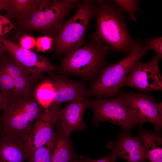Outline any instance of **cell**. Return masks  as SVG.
I'll list each match as a JSON object with an SVG mask.
<instances>
[{"label": "cell", "instance_id": "obj_1", "mask_svg": "<svg viewBox=\"0 0 162 162\" xmlns=\"http://www.w3.org/2000/svg\"><path fill=\"white\" fill-rule=\"evenodd\" d=\"M96 28L90 40L122 54L130 53L137 40L130 34L122 10L113 1L96 0Z\"/></svg>", "mask_w": 162, "mask_h": 162}, {"label": "cell", "instance_id": "obj_4", "mask_svg": "<svg viewBox=\"0 0 162 162\" xmlns=\"http://www.w3.org/2000/svg\"><path fill=\"white\" fill-rule=\"evenodd\" d=\"M149 50L144 42L139 38L132 51L118 62L106 66L98 78L87 89V96L111 98L117 94L124 86L129 73L135 64Z\"/></svg>", "mask_w": 162, "mask_h": 162}, {"label": "cell", "instance_id": "obj_24", "mask_svg": "<svg viewBox=\"0 0 162 162\" xmlns=\"http://www.w3.org/2000/svg\"><path fill=\"white\" fill-rule=\"evenodd\" d=\"M53 38L47 36H38L36 40V51L44 52L51 50L53 48Z\"/></svg>", "mask_w": 162, "mask_h": 162}, {"label": "cell", "instance_id": "obj_12", "mask_svg": "<svg viewBox=\"0 0 162 162\" xmlns=\"http://www.w3.org/2000/svg\"><path fill=\"white\" fill-rule=\"evenodd\" d=\"M0 66L13 79L16 89V96L28 95L34 92L38 79L8 52L0 60Z\"/></svg>", "mask_w": 162, "mask_h": 162}, {"label": "cell", "instance_id": "obj_9", "mask_svg": "<svg viewBox=\"0 0 162 162\" xmlns=\"http://www.w3.org/2000/svg\"><path fill=\"white\" fill-rule=\"evenodd\" d=\"M128 106L138 116L141 126L145 122L154 125L155 133L161 135L162 128V103H157L153 96L133 92L120 94Z\"/></svg>", "mask_w": 162, "mask_h": 162}, {"label": "cell", "instance_id": "obj_8", "mask_svg": "<svg viewBox=\"0 0 162 162\" xmlns=\"http://www.w3.org/2000/svg\"><path fill=\"white\" fill-rule=\"evenodd\" d=\"M59 104L54 102L33 124L24 142L28 158L36 149L48 144L56 142L54 127L58 122Z\"/></svg>", "mask_w": 162, "mask_h": 162}, {"label": "cell", "instance_id": "obj_29", "mask_svg": "<svg viewBox=\"0 0 162 162\" xmlns=\"http://www.w3.org/2000/svg\"><path fill=\"white\" fill-rule=\"evenodd\" d=\"M5 10L7 13V16L10 17H14L12 10L10 0H0V13Z\"/></svg>", "mask_w": 162, "mask_h": 162}, {"label": "cell", "instance_id": "obj_2", "mask_svg": "<svg viewBox=\"0 0 162 162\" xmlns=\"http://www.w3.org/2000/svg\"><path fill=\"white\" fill-rule=\"evenodd\" d=\"M45 110L38 101L34 91L8 99L0 115V133L24 143Z\"/></svg>", "mask_w": 162, "mask_h": 162}, {"label": "cell", "instance_id": "obj_25", "mask_svg": "<svg viewBox=\"0 0 162 162\" xmlns=\"http://www.w3.org/2000/svg\"><path fill=\"white\" fill-rule=\"evenodd\" d=\"M144 42L149 50H153L156 53V55L162 57V37L148 39Z\"/></svg>", "mask_w": 162, "mask_h": 162}, {"label": "cell", "instance_id": "obj_6", "mask_svg": "<svg viewBox=\"0 0 162 162\" xmlns=\"http://www.w3.org/2000/svg\"><path fill=\"white\" fill-rule=\"evenodd\" d=\"M77 0H42L38 8L19 30L38 32L52 38L71 10L77 8Z\"/></svg>", "mask_w": 162, "mask_h": 162}, {"label": "cell", "instance_id": "obj_31", "mask_svg": "<svg viewBox=\"0 0 162 162\" xmlns=\"http://www.w3.org/2000/svg\"><path fill=\"white\" fill-rule=\"evenodd\" d=\"M7 52V49L4 45L1 43L0 44V60L4 55V54Z\"/></svg>", "mask_w": 162, "mask_h": 162}, {"label": "cell", "instance_id": "obj_26", "mask_svg": "<svg viewBox=\"0 0 162 162\" xmlns=\"http://www.w3.org/2000/svg\"><path fill=\"white\" fill-rule=\"evenodd\" d=\"M118 157L115 152L111 151L107 155L97 159H93L90 156L79 157L77 162H116Z\"/></svg>", "mask_w": 162, "mask_h": 162}, {"label": "cell", "instance_id": "obj_20", "mask_svg": "<svg viewBox=\"0 0 162 162\" xmlns=\"http://www.w3.org/2000/svg\"><path fill=\"white\" fill-rule=\"evenodd\" d=\"M34 93L38 103L45 110L54 102L56 91L50 80L40 84L34 90Z\"/></svg>", "mask_w": 162, "mask_h": 162}, {"label": "cell", "instance_id": "obj_15", "mask_svg": "<svg viewBox=\"0 0 162 162\" xmlns=\"http://www.w3.org/2000/svg\"><path fill=\"white\" fill-rule=\"evenodd\" d=\"M50 81L56 91L54 102L73 101L83 97L87 96V89L84 83L74 81L61 74H49Z\"/></svg>", "mask_w": 162, "mask_h": 162}, {"label": "cell", "instance_id": "obj_28", "mask_svg": "<svg viewBox=\"0 0 162 162\" xmlns=\"http://www.w3.org/2000/svg\"><path fill=\"white\" fill-rule=\"evenodd\" d=\"M36 39L31 35L25 34L19 40V45L27 50L32 51L35 46Z\"/></svg>", "mask_w": 162, "mask_h": 162}, {"label": "cell", "instance_id": "obj_7", "mask_svg": "<svg viewBox=\"0 0 162 162\" xmlns=\"http://www.w3.org/2000/svg\"><path fill=\"white\" fill-rule=\"evenodd\" d=\"M89 107L93 110L92 122L94 124L109 122L119 125L129 134L136 124L141 127L139 118L120 94L109 99L99 97L89 99Z\"/></svg>", "mask_w": 162, "mask_h": 162}, {"label": "cell", "instance_id": "obj_30", "mask_svg": "<svg viewBox=\"0 0 162 162\" xmlns=\"http://www.w3.org/2000/svg\"><path fill=\"white\" fill-rule=\"evenodd\" d=\"M8 98L0 91V116L1 112Z\"/></svg>", "mask_w": 162, "mask_h": 162}, {"label": "cell", "instance_id": "obj_13", "mask_svg": "<svg viewBox=\"0 0 162 162\" xmlns=\"http://www.w3.org/2000/svg\"><path fill=\"white\" fill-rule=\"evenodd\" d=\"M107 147L114 152L118 158L127 162H146L147 160L145 148L140 138L131 136L124 131L121 132L116 140L109 142Z\"/></svg>", "mask_w": 162, "mask_h": 162}, {"label": "cell", "instance_id": "obj_18", "mask_svg": "<svg viewBox=\"0 0 162 162\" xmlns=\"http://www.w3.org/2000/svg\"><path fill=\"white\" fill-rule=\"evenodd\" d=\"M144 144L149 162H162V139L153 132L146 130L139 131Z\"/></svg>", "mask_w": 162, "mask_h": 162}, {"label": "cell", "instance_id": "obj_16", "mask_svg": "<svg viewBox=\"0 0 162 162\" xmlns=\"http://www.w3.org/2000/svg\"><path fill=\"white\" fill-rule=\"evenodd\" d=\"M27 158L23 142L0 133V162H25Z\"/></svg>", "mask_w": 162, "mask_h": 162}, {"label": "cell", "instance_id": "obj_14", "mask_svg": "<svg viewBox=\"0 0 162 162\" xmlns=\"http://www.w3.org/2000/svg\"><path fill=\"white\" fill-rule=\"evenodd\" d=\"M89 98L87 96L79 98L59 110L57 122L67 134H70L73 131L87 128L83 117L85 110L89 107Z\"/></svg>", "mask_w": 162, "mask_h": 162}, {"label": "cell", "instance_id": "obj_22", "mask_svg": "<svg viewBox=\"0 0 162 162\" xmlns=\"http://www.w3.org/2000/svg\"><path fill=\"white\" fill-rule=\"evenodd\" d=\"M0 91L8 99L16 96V89L13 79L0 66Z\"/></svg>", "mask_w": 162, "mask_h": 162}, {"label": "cell", "instance_id": "obj_21", "mask_svg": "<svg viewBox=\"0 0 162 162\" xmlns=\"http://www.w3.org/2000/svg\"><path fill=\"white\" fill-rule=\"evenodd\" d=\"M56 143L48 144L35 150L28 158V162H51Z\"/></svg>", "mask_w": 162, "mask_h": 162}, {"label": "cell", "instance_id": "obj_19", "mask_svg": "<svg viewBox=\"0 0 162 162\" xmlns=\"http://www.w3.org/2000/svg\"><path fill=\"white\" fill-rule=\"evenodd\" d=\"M42 0H10L14 17L19 30L38 8Z\"/></svg>", "mask_w": 162, "mask_h": 162}, {"label": "cell", "instance_id": "obj_5", "mask_svg": "<svg viewBox=\"0 0 162 162\" xmlns=\"http://www.w3.org/2000/svg\"><path fill=\"white\" fill-rule=\"evenodd\" d=\"M96 7V1H80L74 15L63 23L54 38L53 48L56 53L67 55L84 44L89 24L95 16Z\"/></svg>", "mask_w": 162, "mask_h": 162}, {"label": "cell", "instance_id": "obj_23", "mask_svg": "<svg viewBox=\"0 0 162 162\" xmlns=\"http://www.w3.org/2000/svg\"><path fill=\"white\" fill-rule=\"evenodd\" d=\"M113 1L122 10H124L128 14L129 18L133 21L136 22L135 13L137 11H140L139 7V1L116 0Z\"/></svg>", "mask_w": 162, "mask_h": 162}, {"label": "cell", "instance_id": "obj_17", "mask_svg": "<svg viewBox=\"0 0 162 162\" xmlns=\"http://www.w3.org/2000/svg\"><path fill=\"white\" fill-rule=\"evenodd\" d=\"M56 143L51 162H77L79 157L73 149L70 134L64 131L57 122Z\"/></svg>", "mask_w": 162, "mask_h": 162}, {"label": "cell", "instance_id": "obj_27", "mask_svg": "<svg viewBox=\"0 0 162 162\" xmlns=\"http://www.w3.org/2000/svg\"><path fill=\"white\" fill-rule=\"evenodd\" d=\"M16 28L7 16L0 15V37Z\"/></svg>", "mask_w": 162, "mask_h": 162}, {"label": "cell", "instance_id": "obj_3", "mask_svg": "<svg viewBox=\"0 0 162 162\" xmlns=\"http://www.w3.org/2000/svg\"><path fill=\"white\" fill-rule=\"evenodd\" d=\"M110 49L104 44L90 40L66 55L57 69L60 74L78 76L93 82L106 67L105 58Z\"/></svg>", "mask_w": 162, "mask_h": 162}, {"label": "cell", "instance_id": "obj_11", "mask_svg": "<svg viewBox=\"0 0 162 162\" xmlns=\"http://www.w3.org/2000/svg\"><path fill=\"white\" fill-rule=\"evenodd\" d=\"M0 40L11 56L37 79L42 78L44 73H52L56 68L47 57L22 48L8 40L4 35L0 37Z\"/></svg>", "mask_w": 162, "mask_h": 162}, {"label": "cell", "instance_id": "obj_10", "mask_svg": "<svg viewBox=\"0 0 162 162\" xmlns=\"http://www.w3.org/2000/svg\"><path fill=\"white\" fill-rule=\"evenodd\" d=\"M161 58L156 55L148 62H137L130 70L124 86L144 92L162 90V77L159 67Z\"/></svg>", "mask_w": 162, "mask_h": 162}, {"label": "cell", "instance_id": "obj_32", "mask_svg": "<svg viewBox=\"0 0 162 162\" xmlns=\"http://www.w3.org/2000/svg\"><path fill=\"white\" fill-rule=\"evenodd\" d=\"M2 43H1V40H0V44H1Z\"/></svg>", "mask_w": 162, "mask_h": 162}]
</instances>
